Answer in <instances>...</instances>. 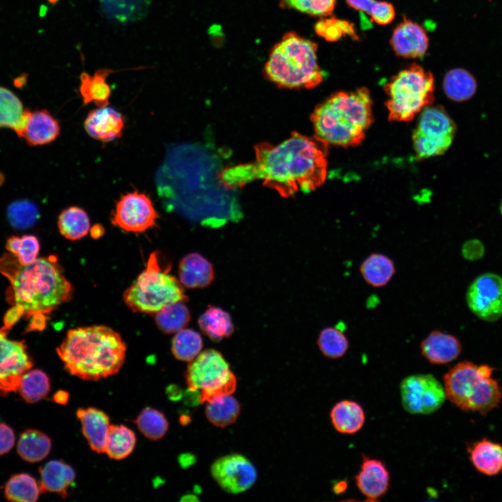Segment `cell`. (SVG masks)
Returning <instances> with one entry per match:
<instances>
[{"mask_svg":"<svg viewBox=\"0 0 502 502\" xmlns=\"http://www.w3.org/2000/svg\"><path fill=\"white\" fill-rule=\"evenodd\" d=\"M240 411L241 406L236 399L227 395L208 402L205 413L213 425L225 427L236 421Z\"/></svg>","mask_w":502,"mask_h":502,"instance_id":"obj_36","label":"cell"},{"mask_svg":"<svg viewBox=\"0 0 502 502\" xmlns=\"http://www.w3.org/2000/svg\"><path fill=\"white\" fill-rule=\"evenodd\" d=\"M477 87L475 77L462 68L450 70L443 80V89L446 96L455 102H464L471 98L475 95Z\"/></svg>","mask_w":502,"mask_h":502,"instance_id":"obj_29","label":"cell"},{"mask_svg":"<svg viewBox=\"0 0 502 502\" xmlns=\"http://www.w3.org/2000/svg\"><path fill=\"white\" fill-rule=\"evenodd\" d=\"M15 441L13 429L5 423H0V455L8 452Z\"/></svg>","mask_w":502,"mask_h":502,"instance_id":"obj_48","label":"cell"},{"mask_svg":"<svg viewBox=\"0 0 502 502\" xmlns=\"http://www.w3.org/2000/svg\"><path fill=\"white\" fill-rule=\"evenodd\" d=\"M364 281L374 288H382L389 284L396 273V266L391 257L381 252H372L359 266Z\"/></svg>","mask_w":502,"mask_h":502,"instance_id":"obj_25","label":"cell"},{"mask_svg":"<svg viewBox=\"0 0 502 502\" xmlns=\"http://www.w3.org/2000/svg\"><path fill=\"white\" fill-rule=\"evenodd\" d=\"M60 134L58 120L47 110L29 112L26 125L20 137L29 146H42L52 143Z\"/></svg>","mask_w":502,"mask_h":502,"instance_id":"obj_20","label":"cell"},{"mask_svg":"<svg viewBox=\"0 0 502 502\" xmlns=\"http://www.w3.org/2000/svg\"><path fill=\"white\" fill-rule=\"evenodd\" d=\"M24 314L23 309L19 306L13 305L9 309L4 317V326L10 329L17 323L21 317Z\"/></svg>","mask_w":502,"mask_h":502,"instance_id":"obj_49","label":"cell"},{"mask_svg":"<svg viewBox=\"0 0 502 502\" xmlns=\"http://www.w3.org/2000/svg\"><path fill=\"white\" fill-rule=\"evenodd\" d=\"M134 422L144 436L153 441L163 437L169 428V422L164 413L151 407L144 409Z\"/></svg>","mask_w":502,"mask_h":502,"instance_id":"obj_41","label":"cell"},{"mask_svg":"<svg viewBox=\"0 0 502 502\" xmlns=\"http://www.w3.org/2000/svg\"><path fill=\"white\" fill-rule=\"evenodd\" d=\"M500 211H501V214H502V201H501V205H500Z\"/></svg>","mask_w":502,"mask_h":502,"instance_id":"obj_55","label":"cell"},{"mask_svg":"<svg viewBox=\"0 0 502 502\" xmlns=\"http://www.w3.org/2000/svg\"><path fill=\"white\" fill-rule=\"evenodd\" d=\"M0 273L10 281L8 302L22 307L26 317L46 319L47 314L70 301L73 294L55 255L22 265L15 255L5 254L0 258Z\"/></svg>","mask_w":502,"mask_h":502,"instance_id":"obj_2","label":"cell"},{"mask_svg":"<svg viewBox=\"0 0 502 502\" xmlns=\"http://www.w3.org/2000/svg\"><path fill=\"white\" fill-rule=\"evenodd\" d=\"M384 91L389 119L409 121L433 102L434 78L432 73L413 63L392 77Z\"/></svg>","mask_w":502,"mask_h":502,"instance_id":"obj_8","label":"cell"},{"mask_svg":"<svg viewBox=\"0 0 502 502\" xmlns=\"http://www.w3.org/2000/svg\"><path fill=\"white\" fill-rule=\"evenodd\" d=\"M317 345L324 356L331 359H338L347 352L349 341L340 328L328 326L320 331Z\"/></svg>","mask_w":502,"mask_h":502,"instance_id":"obj_39","label":"cell"},{"mask_svg":"<svg viewBox=\"0 0 502 502\" xmlns=\"http://www.w3.org/2000/svg\"><path fill=\"white\" fill-rule=\"evenodd\" d=\"M56 353L69 374L96 381L119 371L126 358V345L114 329L94 325L69 330Z\"/></svg>","mask_w":502,"mask_h":502,"instance_id":"obj_3","label":"cell"},{"mask_svg":"<svg viewBox=\"0 0 502 502\" xmlns=\"http://www.w3.org/2000/svg\"><path fill=\"white\" fill-rule=\"evenodd\" d=\"M58 227L66 238L77 241L88 234L90 220L84 209L73 206L61 211L58 218Z\"/></svg>","mask_w":502,"mask_h":502,"instance_id":"obj_33","label":"cell"},{"mask_svg":"<svg viewBox=\"0 0 502 502\" xmlns=\"http://www.w3.org/2000/svg\"><path fill=\"white\" fill-rule=\"evenodd\" d=\"M41 493L53 492L66 498L75 480L72 466L62 460H51L39 469Z\"/></svg>","mask_w":502,"mask_h":502,"instance_id":"obj_23","label":"cell"},{"mask_svg":"<svg viewBox=\"0 0 502 502\" xmlns=\"http://www.w3.org/2000/svg\"><path fill=\"white\" fill-rule=\"evenodd\" d=\"M76 415L81 423L82 434L91 449L99 454L105 452L110 426L108 416L94 407L80 408L77 409Z\"/></svg>","mask_w":502,"mask_h":502,"instance_id":"obj_21","label":"cell"},{"mask_svg":"<svg viewBox=\"0 0 502 502\" xmlns=\"http://www.w3.org/2000/svg\"><path fill=\"white\" fill-rule=\"evenodd\" d=\"M24 75H22L20 77H18L14 82V84L15 86L17 87H21L26 83V79Z\"/></svg>","mask_w":502,"mask_h":502,"instance_id":"obj_53","label":"cell"},{"mask_svg":"<svg viewBox=\"0 0 502 502\" xmlns=\"http://www.w3.org/2000/svg\"><path fill=\"white\" fill-rule=\"evenodd\" d=\"M39 250L38 238L33 235H24L21 237L15 256L22 265H29L38 259Z\"/></svg>","mask_w":502,"mask_h":502,"instance_id":"obj_46","label":"cell"},{"mask_svg":"<svg viewBox=\"0 0 502 502\" xmlns=\"http://www.w3.org/2000/svg\"><path fill=\"white\" fill-rule=\"evenodd\" d=\"M317 52L314 42L296 33H287L271 50L264 73L280 87L314 88L324 79Z\"/></svg>","mask_w":502,"mask_h":502,"instance_id":"obj_5","label":"cell"},{"mask_svg":"<svg viewBox=\"0 0 502 502\" xmlns=\"http://www.w3.org/2000/svg\"><path fill=\"white\" fill-rule=\"evenodd\" d=\"M456 126L441 106H427L413 132V149L418 159L443 154L452 144Z\"/></svg>","mask_w":502,"mask_h":502,"instance_id":"obj_10","label":"cell"},{"mask_svg":"<svg viewBox=\"0 0 502 502\" xmlns=\"http://www.w3.org/2000/svg\"><path fill=\"white\" fill-rule=\"evenodd\" d=\"M134 432L123 425H110L105 452L113 459L120 460L129 456L136 444Z\"/></svg>","mask_w":502,"mask_h":502,"instance_id":"obj_34","label":"cell"},{"mask_svg":"<svg viewBox=\"0 0 502 502\" xmlns=\"http://www.w3.org/2000/svg\"><path fill=\"white\" fill-rule=\"evenodd\" d=\"M158 218L150 197L135 191L123 195L117 201L112 222L124 231L140 233L155 226Z\"/></svg>","mask_w":502,"mask_h":502,"instance_id":"obj_14","label":"cell"},{"mask_svg":"<svg viewBox=\"0 0 502 502\" xmlns=\"http://www.w3.org/2000/svg\"><path fill=\"white\" fill-rule=\"evenodd\" d=\"M346 2L352 8L366 13L374 22L379 25L390 24L395 16L394 6L386 1L346 0Z\"/></svg>","mask_w":502,"mask_h":502,"instance_id":"obj_42","label":"cell"},{"mask_svg":"<svg viewBox=\"0 0 502 502\" xmlns=\"http://www.w3.org/2000/svg\"><path fill=\"white\" fill-rule=\"evenodd\" d=\"M69 393L65 390H59L53 395V401L60 404H66L69 400Z\"/></svg>","mask_w":502,"mask_h":502,"instance_id":"obj_50","label":"cell"},{"mask_svg":"<svg viewBox=\"0 0 502 502\" xmlns=\"http://www.w3.org/2000/svg\"><path fill=\"white\" fill-rule=\"evenodd\" d=\"M116 72L110 68L98 69L93 75L82 72L79 76V91L83 104L86 105L93 102L98 107L108 106L112 89L107 79L109 75Z\"/></svg>","mask_w":502,"mask_h":502,"instance_id":"obj_24","label":"cell"},{"mask_svg":"<svg viewBox=\"0 0 502 502\" xmlns=\"http://www.w3.org/2000/svg\"><path fill=\"white\" fill-rule=\"evenodd\" d=\"M462 349L458 337L452 334L433 330L420 342L421 355L431 364L446 365L458 358Z\"/></svg>","mask_w":502,"mask_h":502,"instance_id":"obj_19","label":"cell"},{"mask_svg":"<svg viewBox=\"0 0 502 502\" xmlns=\"http://www.w3.org/2000/svg\"><path fill=\"white\" fill-rule=\"evenodd\" d=\"M10 329H0V395L17 390L22 376L33 366L24 341L11 340Z\"/></svg>","mask_w":502,"mask_h":502,"instance_id":"obj_13","label":"cell"},{"mask_svg":"<svg viewBox=\"0 0 502 502\" xmlns=\"http://www.w3.org/2000/svg\"><path fill=\"white\" fill-rule=\"evenodd\" d=\"M185 377L188 388L199 391L200 403L231 395L236 387V378L229 364L213 349L201 352L190 361Z\"/></svg>","mask_w":502,"mask_h":502,"instance_id":"obj_9","label":"cell"},{"mask_svg":"<svg viewBox=\"0 0 502 502\" xmlns=\"http://www.w3.org/2000/svg\"><path fill=\"white\" fill-rule=\"evenodd\" d=\"M167 393L169 398L172 400H179L182 395L181 390L178 386L175 385L169 386L167 389Z\"/></svg>","mask_w":502,"mask_h":502,"instance_id":"obj_51","label":"cell"},{"mask_svg":"<svg viewBox=\"0 0 502 502\" xmlns=\"http://www.w3.org/2000/svg\"><path fill=\"white\" fill-rule=\"evenodd\" d=\"M494 368L470 361L455 365L443 376L446 398L464 411L486 415L500 404L502 392L492 378Z\"/></svg>","mask_w":502,"mask_h":502,"instance_id":"obj_6","label":"cell"},{"mask_svg":"<svg viewBox=\"0 0 502 502\" xmlns=\"http://www.w3.org/2000/svg\"><path fill=\"white\" fill-rule=\"evenodd\" d=\"M354 479L358 490L370 501H378L390 487V473L383 462L365 455Z\"/></svg>","mask_w":502,"mask_h":502,"instance_id":"obj_17","label":"cell"},{"mask_svg":"<svg viewBox=\"0 0 502 502\" xmlns=\"http://www.w3.org/2000/svg\"><path fill=\"white\" fill-rule=\"evenodd\" d=\"M190 320V312L183 301L171 303L155 314L158 328L165 333H177Z\"/></svg>","mask_w":502,"mask_h":502,"instance_id":"obj_38","label":"cell"},{"mask_svg":"<svg viewBox=\"0 0 502 502\" xmlns=\"http://www.w3.org/2000/svg\"><path fill=\"white\" fill-rule=\"evenodd\" d=\"M330 417L335 429L344 434L358 432L365 422L363 408L358 402L349 400L337 402L330 411Z\"/></svg>","mask_w":502,"mask_h":502,"instance_id":"obj_27","label":"cell"},{"mask_svg":"<svg viewBox=\"0 0 502 502\" xmlns=\"http://www.w3.org/2000/svg\"><path fill=\"white\" fill-rule=\"evenodd\" d=\"M17 390L24 401L36 403L49 393L50 379L41 370H29L22 376Z\"/></svg>","mask_w":502,"mask_h":502,"instance_id":"obj_37","label":"cell"},{"mask_svg":"<svg viewBox=\"0 0 502 502\" xmlns=\"http://www.w3.org/2000/svg\"><path fill=\"white\" fill-rule=\"evenodd\" d=\"M336 0H282V6L312 16L326 17L333 11Z\"/></svg>","mask_w":502,"mask_h":502,"instance_id":"obj_45","label":"cell"},{"mask_svg":"<svg viewBox=\"0 0 502 502\" xmlns=\"http://www.w3.org/2000/svg\"><path fill=\"white\" fill-rule=\"evenodd\" d=\"M203 347L202 338L199 333L183 328L174 335L172 342V351L176 358L190 362L200 353Z\"/></svg>","mask_w":502,"mask_h":502,"instance_id":"obj_40","label":"cell"},{"mask_svg":"<svg viewBox=\"0 0 502 502\" xmlns=\"http://www.w3.org/2000/svg\"><path fill=\"white\" fill-rule=\"evenodd\" d=\"M29 112L14 93L0 86V128H10L20 137Z\"/></svg>","mask_w":502,"mask_h":502,"instance_id":"obj_28","label":"cell"},{"mask_svg":"<svg viewBox=\"0 0 502 502\" xmlns=\"http://www.w3.org/2000/svg\"><path fill=\"white\" fill-rule=\"evenodd\" d=\"M326 146L316 137L294 132L277 145H257L254 160L225 169L220 179L230 188L260 179L283 197L309 192L326 179Z\"/></svg>","mask_w":502,"mask_h":502,"instance_id":"obj_1","label":"cell"},{"mask_svg":"<svg viewBox=\"0 0 502 502\" xmlns=\"http://www.w3.org/2000/svg\"><path fill=\"white\" fill-rule=\"evenodd\" d=\"M84 126L93 139L109 142L121 137L125 121L119 111L105 106L90 111L84 120Z\"/></svg>","mask_w":502,"mask_h":502,"instance_id":"obj_18","label":"cell"},{"mask_svg":"<svg viewBox=\"0 0 502 502\" xmlns=\"http://www.w3.org/2000/svg\"><path fill=\"white\" fill-rule=\"evenodd\" d=\"M198 324L201 331L214 342L229 337L234 329L230 314L216 306H209L199 317Z\"/></svg>","mask_w":502,"mask_h":502,"instance_id":"obj_30","label":"cell"},{"mask_svg":"<svg viewBox=\"0 0 502 502\" xmlns=\"http://www.w3.org/2000/svg\"><path fill=\"white\" fill-rule=\"evenodd\" d=\"M314 30L317 35L330 42L337 41L346 35L357 38L351 23L335 17L321 19L315 24Z\"/></svg>","mask_w":502,"mask_h":502,"instance_id":"obj_44","label":"cell"},{"mask_svg":"<svg viewBox=\"0 0 502 502\" xmlns=\"http://www.w3.org/2000/svg\"><path fill=\"white\" fill-rule=\"evenodd\" d=\"M51 439L34 429L24 430L18 439L17 450L24 460L35 463L44 459L50 452Z\"/></svg>","mask_w":502,"mask_h":502,"instance_id":"obj_32","label":"cell"},{"mask_svg":"<svg viewBox=\"0 0 502 502\" xmlns=\"http://www.w3.org/2000/svg\"><path fill=\"white\" fill-rule=\"evenodd\" d=\"M107 17L121 23L142 19L147 13L151 0H99Z\"/></svg>","mask_w":502,"mask_h":502,"instance_id":"obj_31","label":"cell"},{"mask_svg":"<svg viewBox=\"0 0 502 502\" xmlns=\"http://www.w3.org/2000/svg\"><path fill=\"white\" fill-rule=\"evenodd\" d=\"M402 404L411 414L436 411L446 398L443 386L431 374H413L400 383Z\"/></svg>","mask_w":502,"mask_h":502,"instance_id":"obj_11","label":"cell"},{"mask_svg":"<svg viewBox=\"0 0 502 502\" xmlns=\"http://www.w3.org/2000/svg\"><path fill=\"white\" fill-rule=\"evenodd\" d=\"M466 301L479 319L497 321L502 317V277L494 273L478 275L468 287Z\"/></svg>","mask_w":502,"mask_h":502,"instance_id":"obj_12","label":"cell"},{"mask_svg":"<svg viewBox=\"0 0 502 502\" xmlns=\"http://www.w3.org/2000/svg\"><path fill=\"white\" fill-rule=\"evenodd\" d=\"M390 44L397 56L416 59L423 56L429 47V37L418 23L404 17L393 30Z\"/></svg>","mask_w":502,"mask_h":502,"instance_id":"obj_16","label":"cell"},{"mask_svg":"<svg viewBox=\"0 0 502 502\" xmlns=\"http://www.w3.org/2000/svg\"><path fill=\"white\" fill-rule=\"evenodd\" d=\"M179 281L188 288H203L214 279L213 265L197 252L189 253L181 259L178 265Z\"/></svg>","mask_w":502,"mask_h":502,"instance_id":"obj_22","label":"cell"},{"mask_svg":"<svg viewBox=\"0 0 502 502\" xmlns=\"http://www.w3.org/2000/svg\"><path fill=\"white\" fill-rule=\"evenodd\" d=\"M7 216L9 222L14 228L24 229L36 223L39 218V211L33 202L19 200L9 205Z\"/></svg>","mask_w":502,"mask_h":502,"instance_id":"obj_43","label":"cell"},{"mask_svg":"<svg viewBox=\"0 0 502 502\" xmlns=\"http://www.w3.org/2000/svg\"><path fill=\"white\" fill-rule=\"evenodd\" d=\"M372 106L366 88L331 95L312 113L315 137L327 145H358L372 123Z\"/></svg>","mask_w":502,"mask_h":502,"instance_id":"obj_4","label":"cell"},{"mask_svg":"<svg viewBox=\"0 0 502 502\" xmlns=\"http://www.w3.org/2000/svg\"><path fill=\"white\" fill-rule=\"evenodd\" d=\"M162 268L157 252H152L145 269L125 291L123 301L135 312L156 314L165 306L186 300L180 281Z\"/></svg>","mask_w":502,"mask_h":502,"instance_id":"obj_7","label":"cell"},{"mask_svg":"<svg viewBox=\"0 0 502 502\" xmlns=\"http://www.w3.org/2000/svg\"><path fill=\"white\" fill-rule=\"evenodd\" d=\"M469 459L480 473L496 476L502 472V446L483 439L467 448Z\"/></svg>","mask_w":502,"mask_h":502,"instance_id":"obj_26","label":"cell"},{"mask_svg":"<svg viewBox=\"0 0 502 502\" xmlns=\"http://www.w3.org/2000/svg\"><path fill=\"white\" fill-rule=\"evenodd\" d=\"M462 253V256L467 260H479L485 254V247L480 240L471 239L464 243Z\"/></svg>","mask_w":502,"mask_h":502,"instance_id":"obj_47","label":"cell"},{"mask_svg":"<svg viewBox=\"0 0 502 502\" xmlns=\"http://www.w3.org/2000/svg\"><path fill=\"white\" fill-rule=\"evenodd\" d=\"M211 475L226 492L238 494L250 489L257 480V471L244 456L231 454L218 459L211 469Z\"/></svg>","mask_w":502,"mask_h":502,"instance_id":"obj_15","label":"cell"},{"mask_svg":"<svg viewBox=\"0 0 502 502\" xmlns=\"http://www.w3.org/2000/svg\"><path fill=\"white\" fill-rule=\"evenodd\" d=\"M6 498L15 502H35L41 493L39 482L28 473H17L6 482Z\"/></svg>","mask_w":502,"mask_h":502,"instance_id":"obj_35","label":"cell"},{"mask_svg":"<svg viewBox=\"0 0 502 502\" xmlns=\"http://www.w3.org/2000/svg\"><path fill=\"white\" fill-rule=\"evenodd\" d=\"M91 230V236L93 238H98L100 237L104 232V228L100 225H94Z\"/></svg>","mask_w":502,"mask_h":502,"instance_id":"obj_52","label":"cell"},{"mask_svg":"<svg viewBox=\"0 0 502 502\" xmlns=\"http://www.w3.org/2000/svg\"><path fill=\"white\" fill-rule=\"evenodd\" d=\"M5 181L4 176L2 173L0 172V185H1Z\"/></svg>","mask_w":502,"mask_h":502,"instance_id":"obj_54","label":"cell"}]
</instances>
